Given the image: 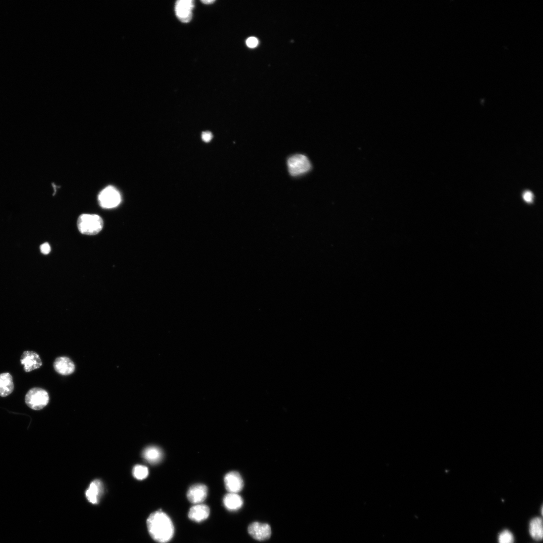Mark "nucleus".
I'll return each instance as SVG.
<instances>
[{"instance_id":"f257e3e1","label":"nucleus","mask_w":543,"mask_h":543,"mask_svg":"<svg viewBox=\"0 0 543 543\" xmlns=\"http://www.w3.org/2000/svg\"><path fill=\"white\" fill-rule=\"evenodd\" d=\"M147 524L150 536L158 543H168L174 536L173 522L162 510L151 514L147 519Z\"/></svg>"},{"instance_id":"f03ea898","label":"nucleus","mask_w":543,"mask_h":543,"mask_svg":"<svg viewBox=\"0 0 543 543\" xmlns=\"http://www.w3.org/2000/svg\"><path fill=\"white\" fill-rule=\"evenodd\" d=\"M79 232L83 235L94 236L103 229L104 222L102 218L96 214H82L77 221Z\"/></svg>"},{"instance_id":"7ed1b4c3","label":"nucleus","mask_w":543,"mask_h":543,"mask_svg":"<svg viewBox=\"0 0 543 543\" xmlns=\"http://www.w3.org/2000/svg\"><path fill=\"white\" fill-rule=\"evenodd\" d=\"M49 400L48 392L40 388L30 389L25 396L26 404L30 408L35 411L43 409L48 404Z\"/></svg>"},{"instance_id":"20e7f679","label":"nucleus","mask_w":543,"mask_h":543,"mask_svg":"<svg viewBox=\"0 0 543 543\" xmlns=\"http://www.w3.org/2000/svg\"><path fill=\"white\" fill-rule=\"evenodd\" d=\"M288 170L292 176H298L309 172L311 169V164L308 158L302 154H296L290 157L287 161Z\"/></svg>"},{"instance_id":"39448f33","label":"nucleus","mask_w":543,"mask_h":543,"mask_svg":"<svg viewBox=\"0 0 543 543\" xmlns=\"http://www.w3.org/2000/svg\"><path fill=\"white\" fill-rule=\"evenodd\" d=\"M98 200L102 208L112 209L120 204L121 196L117 189L110 186L101 191L98 196Z\"/></svg>"},{"instance_id":"423d86ee","label":"nucleus","mask_w":543,"mask_h":543,"mask_svg":"<svg viewBox=\"0 0 543 543\" xmlns=\"http://www.w3.org/2000/svg\"><path fill=\"white\" fill-rule=\"evenodd\" d=\"M194 2L192 0H179L176 2L175 11L177 17L183 23H188L193 17Z\"/></svg>"},{"instance_id":"0eeeda50","label":"nucleus","mask_w":543,"mask_h":543,"mask_svg":"<svg viewBox=\"0 0 543 543\" xmlns=\"http://www.w3.org/2000/svg\"><path fill=\"white\" fill-rule=\"evenodd\" d=\"M21 363L24 366L26 372H30L40 368L42 365V361L39 355L35 352L26 351L23 353Z\"/></svg>"},{"instance_id":"6e6552de","label":"nucleus","mask_w":543,"mask_h":543,"mask_svg":"<svg viewBox=\"0 0 543 543\" xmlns=\"http://www.w3.org/2000/svg\"><path fill=\"white\" fill-rule=\"evenodd\" d=\"M248 531L251 537L260 541L268 539L272 535L270 526L265 523L254 522L249 525Z\"/></svg>"},{"instance_id":"1a4fd4ad","label":"nucleus","mask_w":543,"mask_h":543,"mask_svg":"<svg viewBox=\"0 0 543 543\" xmlns=\"http://www.w3.org/2000/svg\"><path fill=\"white\" fill-rule=\"evenodd\" d=\"M208 495V488L204 484H198L192 486L187 492L188 500L195 505L202 504Z\"/></svg>"},{"instance_id":"9d476101","label":"nucleus","mask_w":543,"mask_h":543,"mask_svg":"<svg viewBox=\"0 0 543 543\" xmlns=\"http://www.w3.org/2000/svg\"><path fill=\"white\" fill-rule=\"evenodd\" d=\"M54 367L57 373L63 376L70 375L75 371L74 362L65 356L57 358L54 362Z\"/></svg>"},{"instance_id":"9b49d317","label":"nucleus","mask_w":543,"mask_h":543,"mask_svg":"<svg viewBox=\"0 0 543 543\" xmlns=\"http://www.w3.org/2000/svg\"><path fill=\"white\" fill-rule=\"evenodd\" d=\"M224 483L226 490L229 493H238L244 487V482L240 474L237 472H231L224 477Z\"/></svg>"},{"instance_id":"f8f14e48","label":"nucleus","mask_w":543,"mask_h":543,"mask_svg":"<svg viewBox=\"0 0 543 543\" xmlns=\"http://www.w3.org/2000/svg\"><path fill=\"white\" fill-rule=\"evenodd\" d=\"M103 492L104 487L102 482L99 480H96L90 484L86 491V497L90 503L97 504L100 500Z\"/></svg>"},{"instance_id":"ddd939ff","label":"nucleus","mask_w":543,"mask_h":543,"mask_svg":"<svg viewBox=\"0 0 543 543\" xmlns=\"http://www.w3.org/2000/svg\"><path fill=\"white\" fill-rule=\"evenodd\" d=\"M210 515V509L206 505H195L190 510L188 516L192 521L200 523L206 520Z\"/></svg>"},{"instance_id":"4468645a","label":"nucleus","mask_w":543,"mask_h":543,"mask_svg":"<svg viewBox=\"0 0 543 543\" xmlns=\"http://www.w3.org/2000/svg\"><path fill=\"white\" fill-rule=\"evenodd\" d=\"M144 459L152 465L159 463L163 458V452L161 448L152 446L147 447L143 452Z\"/></svg>"},{"instance_id":"2eb2a0df","label":"nucleus","mask_w":543,"mask_h":543,"mask_svg":"<svg viewBox=\"0 0 543 543\" xmlns=\"http://www.w3.org/2000/svg\"><path fill=\"white\" fill-rule=\"evenodd\" d=\"M225 508L229 511H237L243 506L244 502L241 496L238 493H229L226 494L223 500Z\"/></svg>"},{"instance_id":"dca6fc26","label":"nucleus","mask_w":543,"mask_h":543,"mask_svg":"<svg viewBox=\"0 0 543 543\" xmlns=\"http://www.w3.org/2000/svg\"><path fill=\"white\" fill-rule=\"evenodd\" d=\"M14 389L12 376L9 373L0 374V396L7 397Z\"/></svg>"},{"instance_id":"f3484780","label":"nucleus","mask_w":543,"mask_h":543,"mask_svg":"<svg viewBox=\"0 0 543 543\" xmlns=\"http://www.w3.org/2000/svg\"><path fill=\"white\" fill-rule=\"evenodd\" d=\"M529 532L531 537L535 540L539 541L542 539L543 535L542 520L540 518H535L530 522Z\"/></svg>"},{"instance_id":"a211bd4d","label":"nucleus","mask_w":543,"mask_h":543,"mask_svg":"<svg viewBox=\"0 0 543 543\" xmlns=\"http://www.w3.org/2000/svg\"><path fill=\"white\" fill-rule=\"evenodd\" d=\"M133 475L138 480H144L149 475V469L143 465L135 466L133 468Z\"/></svg>"},{"instance_id":"6ab92c4d","label":"nucleus","mask_w":543,"mask_h":543,"mask_svg":"<svg viewBox=\"0 0 543 543\" xmlns=\"http://www.w3.org/2000/svg\"><path fill=\"white\" fill-rule=\"evenodd\" d=\"M514 537L511 532L508 530L502 531L499 536V543H514Z\"/></svg>"},{"instance_id":"aec40b11","label":"nucleus","mask_w":543,"mask_h":543,"mask_svg":"<svg viewBox=\"0 0 543 543\" xmlns=\"http://www.w3.org/2000/svg\"><path fill=\"white\" fill-rule=\"evenodd\" d=\"M246 44L249 48H254L257 46L258 40L256 38L251 37L247 40Z\"/></svg>"},{"instance_id":"412c9836","label":"nucleus","mask_w":543,"mask_h":543,"mask_svg":"<svg viewBox=\"0 0 543 543\" xmlns=\"http://www.w3.org/2000/svg\"><path fill=\"white\" fill-rule=\"evenodd\" d=\"M40 251L41 253L45 255L49 254L51 251V248L50 244L48 243H45L40 246Z\"/></svg>"},{"instance_id":"4be33fe9","label":"nucleus","mask_w":543,"mask_h":543,"mask_svg":"<svg viewBox=\"0 0 543 543\" xmlns=\"http://www.w3.org/2000/svg\"><path fill=\"white\" fill-rule=\"evenodd\" d=\"M212 138L213 134L211 132L205 131L202 133V139L204 142L208 143L211 141Z\"/></svg>"},{"instance_id":"5701e85b","label":"nucleus","mask_w":543,"mask_h":543,"mask_svg":"<svg viewBox=\"0 0 543 543\" xmlns=\"http://www.w3.org/2000/svg\"><path fill=\"white\" fill-rule=\"evenodd\" d=\"M523 198L526 202L531 203L533 199V195L531 192L526 191L523 195Z\"/></svg>"},{"instance_id":"b1692460","label":"nucleus","mask_w":543,"mask_h":543,"mask_svg":"<svg viewBox=\"0 0 543 543\" xmlns=\"http://www.w3.org/2000/svg\"><path fill=\"white\" fill-rule=\"evenodd\" d=\"M201 2L204 4L208 5L214 3L215 1H213V0H204V1H202Z\"/></svg>"}]
</instances>
